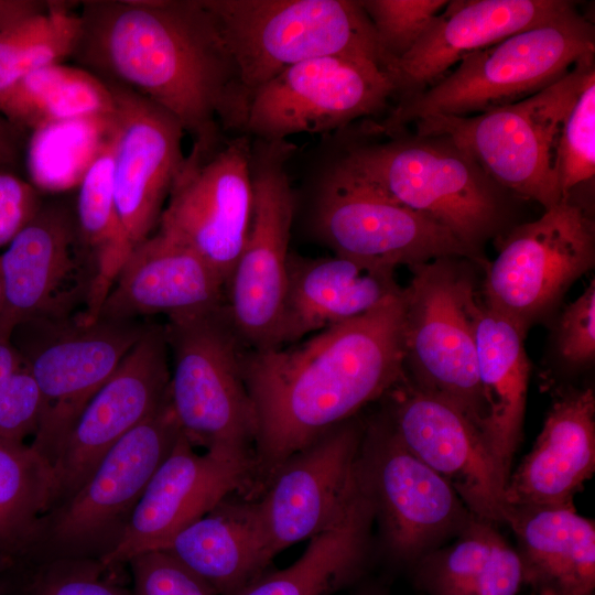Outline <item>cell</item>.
Instances as JSON below:
<instances>
[{
  "instance_id": "cell-48",
  "label": "cell",
  "mask_w": 595,
  "mask_h": 595,
  "mask_svg": "<svg viewBox=\"0 0 595 595\" xmlns=\"http://www.w3.org/2000/svg\"><path fill=\"white\" fill-rule=\"evenodd\" d=\"M354 595H389L387 589L378 585H367Z\"/></svg>"
},
{
  "instance_id": "cell-39",
  "label": "cell",
  "mask_w": 595,
  "mask_h": 595,
  "mask_svg": "<svg viewBox=\"0 0 595 595\" xmlns=\"http://www.w3.org/2000/svg\"><path fill=\"white\" fill-rule=\"evenodd\" d=\"M19 569L15 595H133L105 580L102 574L107 570L97 560L19 564Z\"/></svg>"
},
{
  "instance_id": "cell-16",
  "label": "cell",
  "mask_w": 595,
  "mask_h": 595,
  "mask_svg": "<svg viewBox=\"0 0 595 595\" xmlns=\"http://www.w3.org/2000/svg\"><path fill=\"white\" fill-rule=\"evenodd\" d=\"M396 85L380 64L324 56L292 65L248 99L242 133L283 141L298 133L328 134L387 108Z\"/></svg>"
},
{
  "instance_id": "cell-49",
  "label": "cell",
  "mask_w": 595,
  "mask_h": 595,
  "mask_svg": "<svg viewBox=\"0 0 595 595\" xmlns=\"http://www.w3.org/2000/svg\"><path fill=\"white\" fill-rule=\"evenodd\" d=\"M1 304H2V292H1V284H0V310H1Z\"/></svg>"
},
{
  "instance_id": "cell-25",
  "label": "cell",
  "mask_w": 595,
  "mask_h": 595,
  "mask_svg": "<svg viewBox=\"0 0 595 595\" xmlns=\"http://www.w3.org/2000/svg\"><path fill=\"white\" fill-rule=\"evenodd\" d=\"M394 270L336 255L290 252L277 347L363 316L399 295L403 288Z\"/></svg>"
},
{
  "instance_id": "cell-2",
  "label": "cell",
  "mask_w": 595,
  "mask_h": 595,
  "mask_svg": "<svg viewBox=\"0 0 595 595\" xmlns=\"http://www.w3.org/2000/svg\"><path fill=\"white\" fill-rule=\"evenodd\" d=\"M73 56L173 115L191 139L242 133L247 100L204 0H89Z\"/></svg>"
},
{
  "instance_id": "cell-28",
  "label": "cell",
  "mask_w": 595,
  "mask_h": 595,
  "mask_svg": "<svg viewBox=\"0 0 595 595\" xmlns=\"http://www.w3.org/2000/svg\"><path fill=\"white\" fill-rule=\"evenodd\" d=\"M523 584L534 594L593 595L595 523L573 507H506Z\"/></svg>"
},
{
  "instance_id": "cell-15",
  "label": "cell",
  "mask_w": 595,
  "mask_h": 595,
  "mask_svg": "<svg viewBox=\"0 0 595 595\" xmlns=\"http://www.w3.org/2000/svg\"><path fill=\"white\" fill-rule=\"evenodd\" d=\"M0 326L8 329L35 318H97L96 274L79 239L73 202L43 201L0 252Z\"/></svg>"
},
{
  "instance_id": "cell-7",
  "label": "cell",
  "mask_w": 595,
  "mask_h": 595,
  "mask_svg": "<svg viewBox=\"0 0 595 595\" xmlns=\"http://www.w3.org/2000/svg\"><path fill=\"white\" fill-rule=\"evenodd\" d=\"M388 137L347 142L339 152L390 197L482 252L480 245L502 219L499 186L446 138L401 132Z\"/></svg>"
},
{
  "instance_id": "cell-6",
  "label": "cell",
  "mask_w": 595,
  "mask_h": 595,
  "mask_svg": "<svg viewBox=\"0 0 595 595\" xmlns=\"http://www.w3.org/2000/svg\"><path fill=\"white\" fill-rule=\"evenodd\" d=\"M181 433L169 400L113 445L75 494L40 518L19 563L100 561L110 554Z\"/></svg>"
},
{
  "instance_id": "cell-40",
  "label": "cell",
  "mask_w": 595,
  "mask_h": 595,
  "mask_svg": "<svg viewBox=\"0 0 595 595\" xmlns=\"http://www.w3.org/2000/svg\"><path fill=\"white\" fill-rule=\"evenodd\" d=\"M128 563L133 595H216L205 582L163 550L142 552Z\"/></svg>"
},
{
  "instance_id": "cell-13",
  "label": "cell",
  "mask_w": 595,
  "mask_h": 595,
  "mask_svg": "<svg viewBox=\"0 0 595 595\" xmlns=\"http://www.w3.org/2000/svg\"><path fill=\"white\" fill-rule=\"evenodd\" d=\"M251 142L221 128L192 139L156 229L192 249L225 285L251 221Z\"/></svg>"
},
{
  "instance_id": "cell-35",
  "label": "cell",
  "mask_w": 595,
  "mask_h": 595,
  "mask_svg": "<svg viewBox=\"0 0 595 595\" xmlns=\"http://www.w3.org/2000/svg\"><path fill=\"white\" fill-rule=\"evenodd\" d=\"M73 7L48 1L44 10L0 31V96L26 75L74 55L82 20Z\"/></svg>"
},
{
  "instance_id": "cell-17",
  "label": "cell",
  "mask_w": 595,
  "mask_h": 595,
  "mask_svg": "<svg viewBox=\"0 0 595 595\" xmlns=\"http://www.w3.org/2000/svg\"><path fill=\"white\" fill-rule=\"evenodd\" d=\"M594 263L593 223L582 208L561 201L501 240L487 266L483 303L526 335Z\"/></svg>"
},
{
  "instance_id": "cell-5",
  "label": "cell",
  "mask_w": 595,
  "mask_h": 595,
  "mask_svg": "<svg viewBox=\"0 0 595 595\" xmlns=\"http://www.w3.org/2000/svg\"><path fill=\"white\" fill-rule=\"evenodd\" d=\"M249 96L288 67L324 56L388 71L359 0H204Z\"/></svg>"
},
{
  "instance_id": "cell-38",
  "label": "cell",
  "mask_w": 595,
  "mask_h": 595,
  "mask_svg": "<svg viewBox=\"0 0 595 595\" xmlns=\"http://www.w3.org/2000/svg\"><path fill=\"white\" fill-rule=\"evenodd\" d=\"M375 30L380 50L391 65L418 42L447 0H359Z\"/></svg>"
},
{
  "instance_id": "cell-32",
  "label": "cell",
  "mask_w": 595,
  "mask_h": 595,
  "mask_svg": "<svg viewBox=\"0 0 595 595\" xmlns=\"http://www.w3.org/2000/svg\"><path fill=\"white\" fill-rule=\"evenodd\" d=\"M73 204L79 239L96 274L101 306L132 249L113 198L112 139L86 171Z\"/></svg>"
},
{
  "instance_id": "cell-33",
  "label": "cell",
  "mask_w": 595,
  "mask_h": 595,
  "mask_svg": "<svg viewBox=\"0 0 595 595\" xmlns=\"http://www.w3.org/2000/svg\"><path fill=\"white\" fill-rule=\"evenodd\" d=\"M113 132V113L55 123L31 132L24 156L26 180L41 193L77 188Z\"/></svg>"
},
{
  "instance_id": "cell-41",
  "label": "cell",
  "mask_w": 595,
  "mask_h": 595,
  "mask_svg": "<svg viewBox=\"0 0 595 595\" xmlns=\"http://www.w3.org/2000/svg\"><path fill=\"white\" fill-rule=\"evenodd\" d=\"M42 396L32 375L23 367L0 385V439L24 443L36 433L42 415Z\"/></svg>"
},
{
  "instance_id": "cell-30",
  "label": "cell",
  "mask_w": 595,
  "mask_h": 595,
  "mask_svg": "<svg viewBox=\"0 0 595 595\" xmlns=\"http://www.w3.org/2000/svg\"><path fill=\"white\" fill-rule=\"evenodd\" d=\"M374 524L372 504L360 473V487L342 516L309 539L291 565L264 573L240 595H333L365 572Z\"/></svg>"
},
{
  "instance_id": "cell-20",
  "label": "cell",
  "mask_w": 595,
  "mask_h": 595,
  "mask_svg": "<svg viewBox=\"0 0 595 595\" xmlns=\"http://www.w3.org/2000/svg\"><path fill=\"white\" fill-rule=\"evenodd\" d=\"M365 423L354 416L284 461L257 498L274 556L334 523L360 487Z\"/></svg>"
},
{
  "instance_id": "cell-12",
  "label": "cell",
  "mask_w": 595,
  "mask_h": 595,
  "mask_svg": "<svg viewBox=\"0 0 595 595\" xmlns=\"http://www.w3.org/2000/svg\"><path fill=\"white\" fill-rule=\"evenodd\" d=\"M296 151L289 140L251 142V221L225 285V310L241 343L251 350L278 346L296 208L288 169Z\"/></svg>"
},
{
  "instance_id": "cell-21",
  "label": "cell",
  "mask_w": 595,
  "mask_h": 595,
  "mask_svg": "<svg viewBox=\"0 0 595 595\" xmlns=\"http://www.w3.org/2000/svg\"><path fill=\"white\" fill-rule=\"evenodd\" d=\"M164 325L151 324L95 393L53 466L48 511L75 494L126 434L170 400Z\"/></svg>"
},
{
  "instance_id": "cell-22",
  "label": "cell",
  "mask_w": 595,
  "mask_h": 595,
  "mask_svg": "<svg viewBox=\"0 0 595 595\" xmlns=\"http://www.w3.org/2000/svg\"><path fill=\"white\" fill-rule=\"evenodd\" d=\"M107 85L115 99L113 198L133 248L159 227L185 156L186 132L173 115L156 104L121 85Z\"/></svg>"
},
{
  "instance_id": "cell-31",
  "label": "cell",
  "mask_w": 595,
  "mask_h": 595,
  "mask_svg": "<svg viewBox=\"0 0 595 595\" xmlns=\"http://www.w3.org/2000/svg\"><path fill=\"white\" fill-rule=\"evenodd\" d=\"M113 112L107 83L84 67L64 63L26 75L0 96V115L28 136L46 126Z\"/></svg>"
},
{
  "instance_id": "cell-27",
  "label": "cell",
  "mask_w": 595,
  "mask_h": 595,
  "mask_svg": "<svg viewBox=\"0 0 595 595\" xmlns=\"http://www.w3.org/2000/svg\"><path fill=\"white\" fill-rule=\"evenodd\" d=\"M216 595H240L274 559L257 498L231 495L162 548Z\"/></svg>"
},
{
  "instance_id": "cell-23",
  "label": "cell",
  "mask_w": 595,
  "mask_h": 595,
  "mask_svg": "<svg viewBox=\"0 0 595 595\" xmlns=\"http://www.w3.org/2000/svg\"><path fill=\"white\" fill-rule=\"evenodd\" d=\"M565 0H454L437 13L413 47L389 68L401 99L443 78L465 55L571 10Z\"/></svg>"
},
{
  "instance_id": "cell-43",
  "label": "cell",
  "mask_w": 595,
  "mask_h": 595,
  "mask_svg": "<svg viewBox=\"0 0 595 595\" xmlns=\"http://www.w3.org/2000/svg\"><path fill=\"white\" fill-rule=\"evenodd\" d=\"M43 201L42 193L22 174L0 170V252L34 217Z\"/></svg>"
},
{
  "instance_id": "cell-1",
  "label": "cell",
  "mask_w": 595,
  "mask_h": 595,
  "mask_svg": "<svg viewBox=\"0 0 595 595\" xmlns=\"http://www.w3.org/2000/svg\"><path fill=\"white\" fill-rule=\"evenodd\" d=\"M302 340L242 353L257 419V496L290 456L404 379L403 290L365 315Z\"/></svg>"
},
{
  "instance_id": "cell-3",
  "label": "cell",
  "mask_w": 595,
  "mask_h": 595,
  "mask_svg": "<svg viewBox=\"0 0 595 595\" xmlns=\"http://www.w3.org/2000/svg\"><path fill=\"white\" fill-rule=\"evenodd\" d=\"M314 172L303 191L301 216L306 234L334 255L392 269L440 258L484 263L482 252L390 197L340 152Z\"/></svg>"
},
{
  "instance_id": "cell-42",
  "label": "cell",
  "mask_w": 595,
  "mask_h": 595,
  "mask_svg": "<svg viewBox=\"0 0 595 595\" xmlns=\"http://www.w3.org/2000/svg\"><path fill=\"white\" fill-rule=\"evenodd\" d=\"M556 347L573 367L589 365L595 358V281L570 303L560 316Z\"/></svg>"
},
{
  "instance_id": "cell-51",
  "label": "cell",
  "mask_w": 595,
  "mask_h": 595,
  "mask_svg": "<svg viewBox=\"0 0 595 595\" xmlns=\"http://www.w3.org/2000/svg\"><path fill=\"white\" fill-rule=\"evenodd\" d=\"M594 595V594H593Z\"/></svg>"
},
{
  "instance_id": "cell-34",
  "label": "cell",
  "mask_w": 595,
  "mask_h": 595,
  "mask_svg": "<svg viewBox=\"0 0 595 595\" xmlns=\"http://www.w3.org/2000/svg\"><path fill=\"white\" fill-rule=\"evenodd\" d=\"M53 466L31 445L0 439V553L19 558L51 507Z\"/></svg>"
},
{
  "instance_id": "cell-10",
  "label": "cell",
  "mask_w": 595,
  "mask_h": 595,
  "mask_svg": "<svg viewBox=\"0 0 595 595\" xmlns=\"http://www.w3.org/2000/svg\"><path fill=\"white\" fill-rule=\"evenodd\" d=\"M164 333L170 402L183 434L195 446L253 453L257 419L241 369L246 347L225 304L167 318Z\"/></svg>"
},
{
  "instance_id": "cell-11",
  "label": "cell",
  "mask_w": 595,
  "mask_h": 595,
  "mask_svg": "<svg viewBox=\"0 0 595 595\" xmlns=\"http://www.w3.org/2000/svg\"><path fill=\"white\" fill-rule=\"evenodd\" d=\"M466 260L440 258L409 267L412 277L403 288L404 371L418 388L456 405L482 433L486 408L474 331L478 299Z\"/></svg>"
},
{
  "instance_id": "cell-8",
  "label": "cell",
  "mask_w": 595,
  "mask_h": 595,
  "mask_svg": "<svg viewBox=\"0 0 595 595\" xmlns=\"http://www.w3.org/2000/svg\"><path fill=\"white\" fill-rule=\"evenodd\" d=\"M594 56L578 61L539 93L473 116L434 115L415 122V134L452 141L499 187L533 199L544 209L562 201L555 172L556 142Z\"/></svg>"
},
{
  "instance_id": "cell-44",
  "label": "cell",
  "mask_w": 595,
  "mask_h": 595,
  "mask_svg": "<svg viewBox=\"0 0 595 595\" xmlns=\"http://www.w3.org/2000/svg\"><path fill=\"white\" fill-rule=\"evenodd\" d=\"M28 137L0 115V170L24 172Z\"/></svg>"
},
{
  "instance_id": "cell-37",
  "label": "cell",
  "mask_w": 595,
  "mask_h": 595,
  "mask_svg": "<svg viewBox=\"0 0 595 595\" xmlns=\"http://www.w3.org/2000/svg\"><path fill=\"white\" fill-rule=\"evenodd\" d=\"M555 172L562 201L595 174V68L585 77L556 142Z\"/></svg>"
},
{
  "instance_id": "cell-18",
  "label": "cell",
  "mask_w": 595,
  "mask_h": 595,
  "mask_svg": "<svg viewBox=\"0 0 595 595\" xmlns=\"http://www.w3.org/2000/svg\"><path fill=\"white\" fill-rule=\"evenodd\" d=\"M383 399L388 405L382 414L400 442L441 475L474 516L504 523L508 478L476 424L407 377Z\"/></svg>"
},
{
  "instance_id": "cell-50",
  "label": "cell",
  "mask_w": 595,
  "mask_h": 595,
  "mask_svg": "<svg viewBox=\"0 0 595 595\" xmlns=\"http://www.w3.org/2000/svg\"><path fill=\"white\" fill-rule=\"evenodd\" d=\"M532 595H549V594H534V593H533Z\"/></svg>"
},
{
  "instance_id": "cell-29",
  "label": "cell",
  "mask_w": 595,
  "mask_h": 595,
  "mask_svg": "<svg viewBox=\"0 0 595 595\" xmlns=\"http://www.w3.org/2000/svg\"><path fill=\"white\" fill-rule=\"evenodd\" d=\"M474 331L478 381L486 408L482 435L509 478L522 439L530 376L526 335L479 301L474 311Z\"/></svg>"
},
{
  "instance_id": "cell-14",
  "label": "cell",
  "mask_w": 595,
  "mask_h": 595,
  "mask_svg": "<svg viewBox=\"0 0 595 595\" xmlns=\"http://www.w3.org/2000/svg\"><path fill=\"white\" fill-rule=\"evenodd\" d=\"M360 472L382 545L398 563L415 564L474 517L454 488L400 442L383 414L365 423Z\"/></svg>"
},
{
  "instance_id": "cell-26",
  "label": "cell",
  "mask_w": 595,
  "mask_h": 595,
  "mask_svg": "<svg viewBox=\"0 0 595 595\" xmlns=\"http://www.w3.org/2000/svg\"><path fill=\"white\" fill-rule=\"evenodd\" d=\"M595 472V394L559 393L537 441L505 488L506 507H573Z\"/></svg>"
},
{
  "instance_id": "cell-19",
  "label": "cell",
  "mask_w": 595,
  "mask_h": 595,
  "mask_svg": "<svg viewBox=\"0 0 595 595\" xmlns=\"http://www.w3.org/2000/svg\"><path fill=\"white\" fill-rule=\"evenodd\" d=\"M183 434L145 487L113 551L100 560L109 571L162 548L175 533L227 497L253 491V453L221 447L202 454Z\"/></svg>"
},
{
  "instance_id": "cell-36",
  "label": "cell",
  "mask_w": 595,
  "mask_h": 595,
  "mask_svg": "<svg viewBox=\"0 0 595 595\" xmlns=\"http://www.w3.org/2000/svg\"><path fill=\"white\" fill-rule=\"evenodd\" d=\"M504 540L496 523L474 516L455 541L415 563V581L428 595H468Z\"/></svg>"
},
{
  "instance_id": "cell-9",
  "label": "cell",
  "mask_w": 595,
  "mask_h": 595,
  "mask_svg": "<svg viewBox=\"0 0 595 595\" xmlns=\"http://www.w3.org/2000/svg\"><path fill=\"white\" fill-rule=\"evenodd\" d=\"M150 323L79 316L18 324L12 342L42 396V415L31 447L52 466L80 413Z\"/></svg>"
},
{
  "instance_id": "cell-47",
  "label": "cell",
  "mask_w": 595,
  "mask_h": 595,
  "mask_svg": "<svg viewBox=\"0 0 595 595\" xmlns=\"http://www.w3.org/2000/svg\"><path fill=\"white\" fill-rule=\"evenodd\" d=\"M19 583L17 560L0 553V595H14Z\"/></svg>"
},
{
  "instance_id": "cell-45",
  "label": "cell",
  "mask_w": 595,
  "mask_h": 595,
  "mask_svg": "<svg viewBox=\"0 0 595 595\" xmlns=\"http://www.w3.org/2000/svg\"><path fill=\"white\" fill-rule=\"evenodd\" d=\"M48 1L0 0V31L13 23L44 10Z\"/></svg>"
},
{
  "instance_id": "cell-4",
  "label": "cell",
  "mask_w": 595,
  "mask_h": 595,
  "mask_svg": "<svg viewBox=\"0 0 595 595\" xmlns=\"http://www.w3.org/2000/svg\"><path fill=\"white\" fill-rule=\"evenodd\" d=\"M594 26L576 9L465 55L431 87L401 99L378 129L386 136L434 115L473 116L523 100L594 56Z\"/></svg>"
},
{
  "instance_id": "cell-24",
  "label": "cell",
  "mask_w": 595,
  "mask_h": 595,
  "mask_svg": "<svg viewBox=\"0 0 595 595\" xmlns=\"http://www.w3.org/2000/svg\"><path fill=\"white\" fill-rule=\"evenodd\" d=\"M225 304V283L198 255L155 231L137 244L119 270L97 317L167 318L202 313Z\"/></svg>"
},
{
  "instance_id": "cell-46",
  "label": "cell",
  "mask_w": 595,
  "mask_h": 595,
  "mask_svg": "<svg viewBox=\"0 0 595 595\" xmlns=\"http://www.w3.org/2000/svg\"><path fill=\"white\" fill-rule=\"evenodd\" d=\"M12 332L0 326V385L23 368L21 356L12 342Z\"/></svg>"
}]
</instances>
